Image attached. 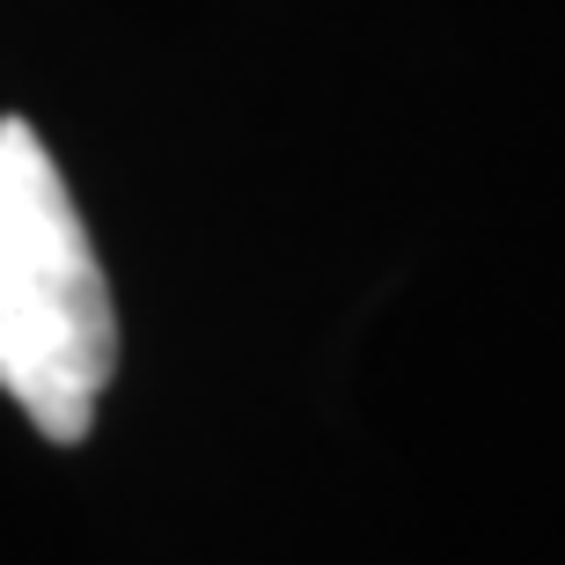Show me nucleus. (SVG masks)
Wrapping results in <instances>:
<instances>
[{
	"label": "nucleus",
	"instance_id": "1",
	"mask_svg": "<svg viewBox=\"0 0 565 565\" xmlns=\"http://www.w3.org/2000/svg\"><path fill=\"white\" fill-rule=\"evenodd\" d=\"M118 367V309L74 191L30 118H0V397L44 440H88Z\"/></svg>",
	"mask_w": 565,
	"mask_h": 565
}]
</instances>
